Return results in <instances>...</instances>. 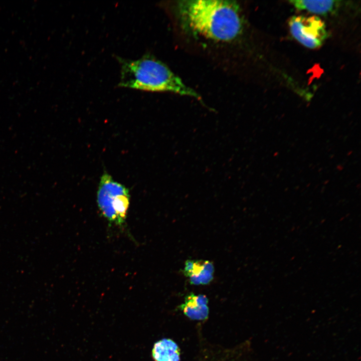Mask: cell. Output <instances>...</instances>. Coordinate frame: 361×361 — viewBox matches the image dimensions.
<instances>
[{"label": "cell", "instance_id": "8", "mask_svg": "<svg viewBox=\"0 0 361 361\" xmlns=\"http://www.w3.org/2000/svg\"><path fill=\"white\" fill-rule=\"evenodd\" d=\"M199 277L202 284H207L213 279L212 274L204 270L199 275Z\"/></svg>", "mask_w": 361, "mask_h": 361}, {"label": "cell", "instance_id": "3", "mask_svg": "<svg viewBox=\"0 0 361 361\" xmlns=\"http://www.w3.org/2000/svg\"><path fill=\"white\" fill-rule=\"evenodd\" d=\"M97 202L101 213L109 222L119 225L124 223L129 205V191L107 173L100 178Z\"/></svg>", "mask_w": 361, "mask_h": 361}, {"label": "cell", "instance_id": "12", "mask_svg": "<svg viewBox=\"0 0 361 361\" xmlns=\"http://www.w3.org/2000/svg\"><path fill=\"white\" fill-rule=\"evenodd\" d=\"M190 277V281L192 284L195 285H199L201 284L199 276L192 274Z\"/></svg>", "mask_w": 361, "mask_h": 361}, {"label": "cell", "instance_id": "1", "mask_svg": "<svg viewBox=\"0 0 361 361\" xmlns=\"http://www.w3.org/2000/svg\"><path fill=\"white\" fill-rule=\"evenodd\" d=\"M174 7L183 32L204 46H230L243 33L244 18L236 2L182 1Z\"/></svg>", "mask_w": 361, "mask_h": 361}, {"label": "cell", "instance_id": "2", "mask_svg": "<svg viewBox=\"0 0 361 361\" xmlns=\"http://www.w3.org/2000/svg\"><path fill=\"white\" fill-rule=\"evenodd\" d=\"M118 60L120 65V87L201 99L166 65L152 56L145 55L136 60L118 58Z\"/></svg>", "mask_w": 361, "mask_h": 361}, {"label": "cell", "instance_id": "9", "mask_svg": "<svg viewBox=\"0 0 361 361\" xmlns=\"http://www.w3.org/2000/svg\"><path fill=\"white\" fill-rule=\"evenodd\" d=\"M203 263H202V262L199 261L195 262L194 263V266L191 272V275L193 274L199 276L201 272L203 270Z\"/></svg>", "mask_w": 361, "mask_h": 361}, {"label": "cell", "instance_id": "5", "mask_svg": "<svg viewBox=\"0 0 361 361\" xmlns=\"http://www.w3.org/2000/svg\"><path fill=\"white\" fill-rule=\"evenodd\" d=\"M208 302V299L205 295L200 294L196 296L191 293L186 297L185 303L179 307L190 319L203 320L206 319L209 315Z\"/></svg>", "mask_w": 361, "mask_h": 361}, {"label": "cell", "instance_id": "6", "mask_svg": "<svg viewBox=\"0 0 361 361\" xmlns=\"http://www.w3.org/2000/svg\"><path fill=\"white\" fill-rule=\"evenodd\" d=\"M152 356L155 361H179V349L173 340L164 338L154 343Z\"/></svg>", "mask_w": 361, "mask_h": 361}, {"label": "cell", "instance_id": "11", "mask_svg": "<svg viewBox=\"0 0 361 361\" xmlns=\"http://www.w3.org/2000/svg\"><path fill=\"white\" fill-rule=\"evenodd\" d=\"M203 270L212 274L214 272L213 264L208 261H205L203 263Z\"/></svg>", "mask_w": 361, "mask_h": 361}, {"label": "cell", "instance_id": "7", "mask_svg": "<svg viewBox=\"0 0 361 361\" xmlns=\"http://www.w3.org/2000/svg\"><path fill=\"white\" fill-rule=\"evenodd\" d=\"M290 2L297 9L309 12L324 15L332 12L337 5L334 1H306L295 0Z\"/></svg>", "mask_w": 361, "mask_h": 361}, {"label": "cell", "instance_id": "4", "mask_svg": "<svg viewBox=\"0 0 361 361\" xmlns=\"http://www.w3.org/2000/svg\"><path fill=\"white\" fill-rule=\"evenodd\" d=\"M289 26L293 37L309 48L319 47L327 37L324 22L316 16H293Z\"/></svg>", "mask_w": 361, "mask_h": 361}, {"label": "cell", "instance_id": "10", "mask_svg": "<svg viewBox=\"0 0 361 361\" xmlns=\"http://www.w3.org/2000/svg\"><path fill=\"white\" fill-rule=\"evenodd\" d=\"M194 262L191 260H187L186 262V267L185 268V274L187 276H190L191 272L193 270Z\"/></svg>", "mask_w": 361, "mask_h": 361}]
</instances>
